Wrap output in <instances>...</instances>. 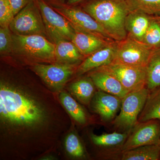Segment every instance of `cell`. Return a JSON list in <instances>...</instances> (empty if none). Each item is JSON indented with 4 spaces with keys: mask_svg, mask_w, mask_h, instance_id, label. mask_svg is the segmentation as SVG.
Here are the masks:
<instances>
[{
    "mask_svg": "<svg viewBox=\"0 0 160 160\" xmlns=\"http://www.w3.org/2000/svg\"><path fill=\"white\" fill-rule=\"evenodd\" d=\"M0 114L10 124L30 126L42 121L44 113L38 105L26 95L1 83Z\"/></svg>",
    "mask_w": 160,
    "mask_h": 160,
    "instance_id": "obj_1",
    "label": "cell"
},
{
    "mask_svg": "<svg viewBox=\"0 0 160 160\" xmlns=\"http://www.w3.org/2000/svg\"><path fill=\"white\" fill-rule=\"evenodd\" d=\"M83 10L99 23L115 42L125 39L126 17L131 12L127 0H90Z\"/></svg>",
    "mask_w": 160,
    "mask_h": 160,
    "instance_id": "obj_2",
    "label": "cell"
},
{
    "mask_svg": "<svg viewBox=\"0 0 160 160\" xmlns=\"http://www.w3.org/2000/svg\"><path fill=\"white\" fill-rule=\"evenodd\" d=\"M12 39L13 52L19 56L40 61L55 60V44L43 36L12 33Z\"/></svg>",
    "mask_w": 160,
    "mask_h": 160,
    "instance_id": "obj_3",
    "label": "cell"
},
{
    "mask_svg": "<svg viewBox=\"0 0 160 160\" xmlns=\"http://www.w3.org/2000/svg\"><path fill=\"white\" fill-rule=\"evenodd\" d=\"M149 90L146 87L130 92L122 99L120 113L113 123L115 127L129 133L138 122V118L145 106Z\"/></svg>",
    "mask_w": 160,
    "mask_h": 160,
    "instance_id": "obj_4",
    "label": "cell"
},
{
    "mask_svg": "<svg viewBox=\"0 0 160 160\" xmlns=\"http://www.w3.org/2000/svg\"><path fill=\"white\" fill-rule=\"evenodd\" d=\"M35 1L42 17L48 39L55 44L60 41H71L75 30L69 21L44 0Z\"/></svg>",
    "mask_w": 160,
    "mask_h": 160,
    "instance_id": "obj_5",
    "label": "cell"
},
{
    "mask_svg": "<svg viewBox=\"0 0 160 160\" xmlns=\"http://www.w3.org/2000/svg\"><path fill=\"white\" fill-rule=\"evenodd\" d=\"M9 27L14 34L39 35L48 39L42 17L35 0H32L15 16Z\"/></svg>",
    "mask_w": 160,
    "mask_h": 160,
    "instance_id": "obj_6",
    "label": "cell"
},
{
    "mask_svg": "<svg viewBox=\"0 0 160 160\" xmlns=\"http://www.w3.org/2000/svg\"><path fill=\"white\" fill-rule=\"evenodd\" d=\"M53 8L69 21L75 30L94 35L110 42H115L99 23L83 9L61 4L55 5Z\"/></svg>",
    "mask_w": 160,
    "mask_h": 160,
    "instance_id": "obj_7",
    "label": "cell"
},
{
    "mask_svg": "<svg viewBox=\"0 0 160 160\" xmlns=\"http://www.w3.org/2000/svg\"><path fill=\"white\" fill-rule=\"evenodd\" d=\"M114 76L129 92L146 87V67L127 65L113 61L98 68Z\"/></svg>",
    "mask_w": 160,
    "mask_h": 160,
    "instance_id": "obj_8",
    "label": "cell"
},
{
    "mask_svg": "<svg viewBox=\"0 0 160 160\" xmlns=\"http://www.w3.org/2000/svg\"><path fill=\"white\" fill-rule=\"evenodd\" d=\"M155 49L128 36L118 42L114 61L131 66L146 67Z\"/></svg>",
    "mask_w": 160,
    "mask_h": 160,
    "instance_id": "obj_9",
    "label": "cell"
},
{
    "mask_svg": "<svg viewBox=\"0 0 160 160\" xmlns=\"http://www.w3.org/2000/svg\"><path fill=\"white\" fill-rule=\"evenodd\" d=\"M160 139V120H150L138 122L121 146V151L123 152L147 145H158Z\"/></svg>",
    "mask_w": 160,
    "mask_h": 160,
    "instance_id": "obj_10",
    "label": "cell"
},
{
    "mask_svg": "<svg viewBox=\"0 0 160 160\" xmlns=\"http://www.w3.org/2000/svg\"><path fill=\"white\" fill-rule=\"evenodd\" d=\"M75 66L61 63L53 65L37 64L32 69L48 86L58 90L62 88L74 73Z\"/></svg>",
    "mask_w": 160,
    "mask_h": 160,
    "instance_id": "obj_11",
    "label": "cell"
},
{
    "mask_svg": "<svg viewBox=\"0 0 160 160\" xmlns=\"http://www.w3.org/2000/svg\"><path fill=\"white\" fill-rule=\"evenodd\" d=\"M93 98V109L102 119L105 122L113 120L121 108L122 99L101 90L95 92Z\"/></svg>",
    "mask_w": 160,
    "mask_h": 160,
    "instance_id": "obj_12",
    "label": "cell"
},
{
    "mask_svg": "<svg viewBox=\"0 0 160 160\" xmlns=\"http://www.w3.org/2000/svg\"><path fill=\"white\" fill-rule=\"evenodd\" d=\"M118 42L109 43L102 49L87 57L77 69V73L82 75L106 66L113 62L115 58Z\"/></svg>",
    "mask_w": 160,
    "mask_h": 160,
    "instance_id": "obj_13",
    "label": "cell"
},
{
    "mask_svg": "<svg viewBox=\"0 0 160 160\" xmlns=\"http://www.w3.org/2000/svg\"><path fill=\"white\" fill-rule=\"evenodd\" d=\"M96 87L100 90L122 99L130 92L115 77L99 69H94L89 73Z\"/></svg>",
    "mask_w": 160,
    "mask_h": 160,
    "instance_id": "obj_14",
    "label": "cell"
},
{
    "mask_svg": "<svg viewBox=\"0 0 160 160\" xmlns=\"http://www.w3.org/2000/svg\"><path fill=\"white\" fill-rule=\"evenodd\" d=\"M152 16L141 12H130L126 17L125 27L128 36L142 42Z\"/></svg>",
    "mask_w": 160,
    "mask_h": 160,
    "instance_id": "obj_15",
    "label": "cell"
},
{
    "mask_svg": "<svg viewBox=\"0 0 160 160\" xmlns=\"http://www.w3.org/2000/svg\"><path fill=\"white\" fill-rule=\"evenodd\" d=\"M75 30L71 42L84 56H89L112 43L94 35Z\"/></svg>",
    "mask_w": 160,
    "mask_h": 160,
    "instance_id": "obj_16",
    "label": "cell"
},
{
    "mask_svg": "<svg viewBox=\"0 0 160 160\" xmlns=\"http://www.w3.org/2000/svg\"><path fill=\"white\" fill-rule=\"evenodd\" d=\"M84 58L71 41H60L55 44V58L58 63L76 66Z\"/></svg>",
    "mask_w": 160,
    "mask_h": 160,
    "instance_id": "obj_17",
    "label": "cell"
},
{
    "mask_svg": "<svg viewBox=\"0 0 160 160\" xmlns=\"http://www.w3.org/2000/svg\"><path fill=\"white\" fill-rule=\"evenodd\" d=\"M153 119L160 120V87L149 92L138 122Z\"/></svg>",
    "mask_w": 160,
    "mask_h": 160,
    "instance_id": "obj_18",
    "label": "cell"
},
{
    "mask_svg": "<svg viewBox=\"0 0 160 160\" xmlns=\"http://www.w3.org/2000/svg\"><path fill=\"white\" fill-rule=\"evenodd\" d=\"M122 160H158L160 147L158 145H147L122 152Z\"/></svg>",
    "mask_w": 160,
    "mask_h": 160,
    "instance_id": "obj_19",
    "label": "cell"
},
{
    "mask_svg": "<svg viewBox=\"0 0 160 160\" xmlns=\"http://www.w3.org/2000/svg\"><path fill=\"white\" fill-rule=\"evenodd\" d=\"M146 69V88L150 91L160 87V49H154Z\"/></svg>",
    "mask_w": 160,
    "mask_h": 160,
    "instance_id": "obj_20",
    "label": "cell"
},
{
    "mask_svg": "<svg viewBox=\"0 0 160 160\" xmlns=\"http://www.w3.org/2000/svg\"><path fill=\"white\" fill-rule=\"evenodd\" d=\"M95 86L90 78H84L72 83L70 90L83 104H89L95 93Z\"/></svg>",
    "mask_w": 160,
    "mask_h": 160,
    "instance_id": "obj_21",
    "label": "cell"
},
{
    "mask_svg": "<svg viewBox=\"0 0 160 160\" xmlns=\"http://www.w3.org/2000/svg\"><path fill=\"white\" fill-rule=\"evenodd\" d=\"M60 99L72 117L77 122L84 125L87 122V118L85 111L76 101L65 92L60 93Z\"/></svg>",
    "mask_w": 160,
    "mask_h": 160,
    "instance_id": "obj_22",
    "label": "cell"
},
{
    "mask_svg": "<svg viewBox=\"0 0 160 160\" xmlns=\"http://www.w3.org/2000/svg\"><path fill=\"white\" fill-rule=\"evenodd\" d=\"M129 133L124 132H113L111 133H105L101 135L92 134L91 139L92 142L97 146L103 147H112L122 145V146Z\"/></svg>",
    "mask_w": 160,
    "mask_h": 160,
    "instance_id": "obj_23",
    "label": "cell"
},
{
    "mask_svg": "<svg viewBox=\"0 0 160 160\" xmlns=\"http://www.w3.org/2000/svg\"><path fill=\"white\" fill-rule=\"evenodd\" d=\"M130 10L144 12L151 16H160V0H127Z\"/></svg>",
    "mask_w": 160,
    "mask_h": 160,
    "instance_id": "obj_24",
    "label": "cell"
},
{
    "mask_svg": "<svg viewBox=\"0 0 160 160\" xmlns=\"http://www.w3.org/2000/svg\"><path fill=\"white\" fill-rule=\"evenodd\" d=\"M142 42L152 49H160V22L153 16Z\"/></svg>",
    "mask_w": 160,
    "mask_h": 160,
    "instance_id": "obj_25",
    "label": "cell"
},
{
    "mask_svg": "<svg viewBox=\"0 0 160 160\" xmlns=\"http://www.w3.org/2000/svg\"><path fill=\"white\" fill-rule=\"evenodd\" d=\"M0 52L2 55L13 52L12 32L9 27L0 28Z\"/></svg>",
    "mask_w": 160,
    "mask_h": 160,
    "instance_id": "obj_26",
    "label": "cell"
},
{
    "mask_svg": "<svg viewBox=\"0 0 160 160\" xmlns=\"http://www.w3.org/2000/svg\"><path fill=\"white\" fill-rule=\"evenodd\" d=\"M66 150L69 154L76 158L84 155V149L79 139L75 134L71 133L67 136L65 142Z\"/></svg>",
    "mask_w": 160,
    "mask_h": 160,
    "instance_id": "obj_27",
    "label": "cell"
},
{
    "mask_svg": "<svg viewBox=\"0 0 160 160\" xmlns=\"http://www.w3.org/2000/svg\"><path fill=\"white\" fill-rule=\"evenodd\" d=\"M15 16L9 0H0V26L9 27Z\"/></svg>",
    "mask_w": 160,
    "mask_h": 160,
    "instance_id": "obj_28",
    "label": "cell"
},
{
    "mask_svg": "<svg viewBox=\"0 0 160 160\" xmlns=\"http://www.w3.org/2000/svg\"><path fill=\"white\" fill-rule=\"evenodd\" d=\"M32 0H9L14 15L28 5Z\"/></svg>",
    "mask_w": 160,
    "mask_h": 160,
    "instance_id": "obj_29",
    "label": "cell"
},
{
    "mask_svg": "<svg viewBox=\"0 0 160 160\" xmlns=\"http://www.w3.org/2000/svg\"><path fill=\"white\" fill-rule=\"evenodd\" d=\"M83 0H68L67 2V4L69 6L74 5V4H77L82 2Z\"/></svg>",
    "mask_w": 160,
    "mask_h": 160,
    "instance_id": "obj_30",
    "label": "cell"
},
{
    "mask_svg": "<svg viewBox=\"0 0 160 160\" xmlns=\"http://www.w3.org/2000/svg\"><path fill=\"white\" fill-rule=\"evenodd\" d=\"M153 17H154L156 19L158 20V21H159L160 22V16Z\"/></svg>",
    "mask_w": 160,
    "mask_h": 160,
    "instance_id": "obj_31",
    "label": "cell"
},
{
    "mask_svg": "<svg viewBox=\"0 0 160 160\" xmlns=\"http://www.w3.org/2000/svg\"><path fill=\"white\" fill-rule=\"evenodd\" d=\"M52 1H55H55H56V2H63V1H64V0H52Z\"/></svg>",
    "mask_w": 160,
    "mask_h": 160,
    "instance_id": "obj_32",
    "label": "cell"
},
{
    "mask_svg": "<svg viewBox=\"0 0 160 160\" xmlns=\"http://www.w3.org/2000/svg\"><path fill=\"white\" fill-rule=\"evenodd\" d=\"M158 146H159L160 147V139L159 140V142L158 144Z\"/></svg>",
    "mask_w": 160,
    "mask_h": 160,
    "instance_id": "obj_33",
    "label": "cell"
},
{
    "mask_svg": "<svg viewBox=\"0 0 160 160\" xmlns=\"http://www.w3.org/2000/svg\"></svg>",
    "mask_w": 160,
    "mask_h": 160,
    "instance_id": "obj_34",
    "label": "cell"
}]
</instances>
